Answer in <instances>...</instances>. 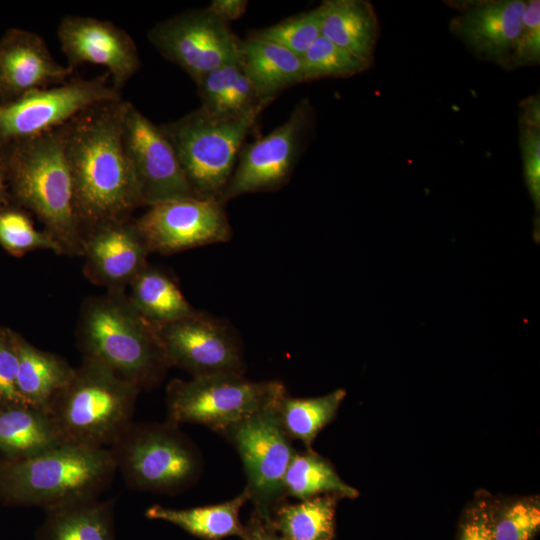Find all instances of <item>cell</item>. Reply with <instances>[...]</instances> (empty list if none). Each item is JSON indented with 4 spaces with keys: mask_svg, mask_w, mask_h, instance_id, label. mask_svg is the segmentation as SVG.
<instances>
[{
    "mask_svg": "<svg viewBox=\"0 0 540 540\" xmlns=\"http://www.w3.org/2000/svg\"><path fill=\"white\" fill-rule=\"evenodd\" d=\"M65 125L35 137L0 142V160L11 202L35 215L61 254L82 256Z\"/></svg>",
    "mask_w": 540,
    "mask_h": 540,
    "instance_id": "obj_2",
    "label": "cell"
},
{
    "mask_svg": "<svg viewBox=\"0 0 540 540\" xmlns=\"http://www.w3.org/2000/svg\"><path fill=\"white\" fill-rule=\"evenodd\" d=\"M134 307L151 323L161 326L195 314L174 280L148 264L130 282Z\"/></svg>",
    "mask_w": 540,
    "mask_h": 540,
    "instance_id": "obj_26",
    "label": "cell"
},
{
    "mask_svg": "<svg viewBox=\"0 0 540 540\" xmlns=\"http://www.w3.org/2000/svg\"><path fill=\"white\" fill-rule=\"evenodd\" d=\"M18 390L25 404L47 411L75 368L62 357L43 351L17 333Z\"/></svg>",
    "mask_w": 540,
    "mask_h": 540,
    "instance_id": "obj_24",
    "label": "cell"
},
{
    "mask_svg": "<svg viewBox=\"0 0 540 540\" xmlns=\"http://www.w3.org/2000/svg\"><path fill=\"white\" fill-rule=\"evenodd\" d=\"M133 222L149 253L173 254L232 237L218 200L189 197L155 204Z\"/></svg>",
    "mask_w": 540,
    "mask_h": 540,
    "instance_id": "obj_14",
    "label": "cell"
},
{
    "mask_svg": "<svg viewBox=\"0 0 540 540\" xmlns=\"http://www.w3.org/2000/svg\"><path fill=\"white\" fill-rule=\"evenodd\" d=\"M74 72L60 64L43 38L32 31L10 28L0 37V103L63 84Z\"/></svg>",
    "mask_w": 540,
    "mask_h": 540,
    "instance_id": "obj_18",
    "label": "cell"
},
{
    "mask_svg": "<svg viewBox=\"0 0 540 540\" xmlns=\"http://www.w3.org/2000/svg\"><path fill=\"white\" fill-rule=\"evenodd\" d=\"M340 499L325 494L294 504L284 502L273 512L271 524L284 540H332Z\"/></svg>",
    "mask_w": 540,
    "mask_h": 540,
    "instance_id": "obj_27",
    "label": "cell"
},
{
    "mask_svg": "<svg viewBox=\"0 0 540 540\" xmlns=\"http://www.w3.org/2000/svg\"><path fill=\"white\" fill-rule=\"evenodd\" d=\"M539 528V496L493 500L492 535L494 540H532Z\"/></svg>",
    "mask_w": 540,
    "mask_h": 540,
    "instance_id": "obj_31",
    "label": "cell"
},
{
    "mask_svg": "<svg viewBox=\"0 0 540 540\" xmlns=\"http://www.w3.org/2000/svg\"><path fill=\"white\" fill-rule=\"evenodd\" d=\"M312 120V107L308 100L303 99L284 123L266 136L244 144L220 202L224 205L246 193L270 191L282 186L302 152Z\"/></svg>",
    "mask_w": 540,
    "mask_h": 540,
    "instance_id": "obj_12",
    "label": "cell"
},
{
    "mask_svg": "<svg viewBox=\"0 0 540 540\" xmlns=\"http://www.w3.org/2000/svg\"><path fill=\"white\" fill-rule=\"evenodd\" d=\"M244 72L262 99H274L282 90L304 82L302 58L286 48L249 36L241 40Z\"/></svg>",
    "mask_w": 540,
    "mask_h": 540,
    "instance_id": "obj_22",
    "label": "cell"
},
{
    "mask_svg": "<svg viewBox=\"0 0 540 540\" xmlns=\"http://www.w3.org/2000/svg\"><path fill=\"white\" fill-rule=\"evenodd\" d=\"M526 4L524 0L450 2L459 11L449 23L450 32L478 59L506 69L522 27Z\"/></svg>",
    "mask_w": 540,
    "mask_h": 540,
    "instance_id": "obj_17",
    "label": "cell"
},
{
    "mask_svg": "<svg viewBox=\"0 0 540 540\" xmlns=\"http://www.w3.org/2000/svg\"><path fill=\"white\" fill-rule=\"evenodd\" d=\"M126 485L137 491L176 494L196 483L202 456L179 425L131 422L109 447Z\"/></svg>",
    "mask_w": 540,
    "mask_h": 540,
    "instance_id": "obj_7",
    "label": "cell"
},
{
    "mask_svg": "<svg viewBox=\"0 0 540 540\" xmlns=\"http://www.w3.org/2000/svg\"><path fill=\"white\" fill-rule=\"evenodd\" d=\"M82 246L85 275L109 290L123 289L147 265L149 251L130 219L92 229Z\"/></svg>",
    "mask_w": 540,
    "mask_h": 540,
    "instance_id": "obj_19",
    "label": "cell"
},
{
    "mask_svg": "<svg viewBox=\"0 0 540 540\" xmlns=\"http://www.w3.org/2000/svg\"><path fill=\"white\" fill-rule=\"evenodd\" d=\"M285 495L307 500L325 494L341 498H356L359 492L344 482L332 464L311 450L293 456L284 477Z\"/></svg>",
    "mask_w": 540,
    "mask_h": 540,
    "instance_id": "obj_28",
    "label": "cell"
},
{
    "mask_svg": "<svg viewBox=\"0 0 540 540\" xmlns=\"http://www.w3.org/2000/svg\"><path fill=\"white\" fill-rule=\"evenodd\" d=\"M153 47L196 82L220 66L241 62V40L228 23L207 8L189 10L154 25L147 34Z\"/></svg>",
    "mask_w": 540,
    "mask_h": 540,
    "instance_id": "obj_11",
    "label": "cell"
},
{
    "mask_svg": "<svg viewBox=\"0 0 540 540\" xmlns=\"http://www.w3.org/2000/svg\"><path fill=\"white\" fill-rule=\"evenodd\" d=\"M492 503L489 494L476 495L465 509L459 526V540H494Z\"/></svg>",
    "mask_w": 540,
    "mask_h": 540,
    "instance_id": "obj_38",
    "label": "cell"
},
{
    "mask_svg": "<svg viewBox=\"0 0 540 540\" xmlns=\"http://www.w3.org/2000/svg\"><path fill=\"white\" fill-rule=\"evenodd\" d=\"M278 44L302 57L321 36L319 7L287 18L274 25L253 31L250 35Z\"/></svg>",
    "mask_w": 540,
    "mask_h": 540,
    "instance_id": "obj_34",
    "label": "cell"
},
{
    "mask_svg": "<svg viewBox=\"0 0 540 540\" xmlns=\"http://www.w3.org/2000/svg\"><path fill=\"white\" fill-rule=\"evenodd\" d=\"M116 473L107 447L64 443L29 458L0 457V503L46 510L98 498Z\"/></svg>",
    "mask_w": 540,
    "mask_h": 540,
    "instance_id": "obj_4",
    "label": "cell"
},
{
    "mask_svg": "<svg viewBox=\"0 0 540 540\" xmlns=\"http://www.w3.org/2000/svg\"><path fill=\"white\" fill-rule=\"evenodd\" d=\"M128 101L90 106L65 125V154L82 239L92 229L130 219L141 206L121 134Z\"/></svg>",
    "mask_w": 540,
    "mask_h": 540,
    "instance_id": "obj_1",
    "label": "cell"
},
{
    "mask_svg": "<svg viewBox=\"0 0 540 540\" xmlns=\"http://www.w3.org/2000/svg\"><path fill=\"white\" fill-rule=\"evenodd\" d=\"M250 500L243 491L231 500L201 507L175 509L153 505L145 511L150 520H160L178 526L204 540H220L229 536L241 537L245 525L240 520L242 506Z\"/></svg>",
    "mask_w": 540,
    "mask_h": 540,
    "instance_id": "obj_25",
    "label": "cell"
},
{
    "mask_svg": "<svg viewBox=\"0 0 540 540\" xmlns=\"http://www.w3.org/2000/svg\"><path fill=\"white\" fill-rule=\"evenodd\" d=\"M345 396L344 389L310 398L285 394L277 405V411L289 438L300 441L306 450H311L318 433L335 418Z\"/></svg>",
    "mask_w": 540,
    "mask_h": 540,
    "instance_id": "obj_29",
    "label": "cell"
},
{
    "mask_svg": "<svg viewBox=\"0 0 540 540\" xmlns=\"http://www.w3.org/2000/svg\"><path fill=\"white\" fill-rule=\"evenodd\" d=\"M45 512L35 540H115L112 500H80Z\"/></svg>",
    "mask_w": 540,
    "mask_h": 540,
    "instance_id": "obj_21",
    "label": "cell"
},
{
    "mask_svg": "<svg viewBox=\"0 0 540 540\" xmlns=\"http://www.w3.org/2000/svg\"><path fill=\"white\" fill-rule=\"evenodd\" d=\"M108 72L94 78L31 91L0 103V142L35 137L57 129L92 105L121 99Z\"/></svg>",
    "mask_w": 540,
    "mask_h": 540,
    "instance_id": "obj_10",
    "label": "cell"
},
{
    "mask_svg": "<svg viewBox=\"0 0 540 540\" xmlns=\"http://www.w3.org/2000/svg\"><path fill=\"white\" fill-rule=\"evenodd\" d=\"M11 203L4 169L0 160V207Z\"/></svg>",
    "mask_w": 540,
    "mask_h": 540,
    "instance_id": "obj_41",
    "label": "cell"
},
{
    "mask_svg": "<svg viewBox=\"0 0 540 540\" xmlns=\"http://www.w3.org/2000/svg\"><path fill=\"white\" fill-rule=\"evenodd\" d=\"M519 144L524 179L535 209L534 240L540 239V99L530 96L520 104Z\"/></svg>",
    "mask_w": 540,
    "mask_h": 540,
    "instance_id": "obj_30",
    "label": "cell"
},
{
    "mask_svg": "<svg viewBox=\"0 0 540 540\" xmlns=\"http://www.w3.org/2000/svg\"><path fill=\"white\" fill-rule=\"evenodd\" d=\"M57 37L69 67L102 65L120 91L140 68L135 41L111 21L67 15L58 25Z\"/></svg>",
    "mask_w": 540,
    "mask_h": 540,
    "instance_id": "obj_16",
    "label": "cell"
},
{
    "mask_svg": "<svg viewBox=\"0 0 540 540\" xmlns=\"http://www.w3.org/2000/svg\"><path fill=\"white\" fill-rule=\"evenodd\" d=\"M62 444L47 411L29 405L0 411V457L29 458Z\"/></svg>",
    "mask_w": 540,
    "mask_h": 540,
    "instance_id": "obj_23",
    "label": "cell"
},
{
    "mask_svg": "<svg viewBox=\"0 0 540 540\" xmlns=\"http://www.w3.org/2000/svg\"><path fill=\"white\" fill-rule=\"evenodd\" d=\"M141 390L82 358L47 412L66 444L109 448L132 421Z\"/></svg>",
    "mask_w": 540,
    "mask_h": 540,
    "instance_id": "obj_5",
    "label": "cell"
},
{
    "mask_svg": "<svg viewBox=\"0 0 540 540\" xmlns=\"http://www.w3.org/2000/svg\"><path fill=\"white\" fill-rule=\"evenodd\" d=\"M540 62V1H527L522 27L507 70L535 66Z\"/></svg>",
    "mask_w": 540,
    "mask_h": 540,
    "instance_id": "obj_35",
    "label": "cell"
},
{
    "mask_svg": "<svg viewBox=\"0 0 540 540\" xmlns=\"http://www.w3.org/2000/svg\"><path fill=\"white\" fill-rule=\"evenodd\" d=\"M287 394L279 381H251L239 374L174 379L166 391L167 421L206 426L221 433Z\"/></svg>",
    "mask_w": 540,
    "mask_h": 540,
    "instance_id": "obj_8",
    "label": "cell"
},
{
    "mask_svg": "<svg viewBox=\"0 0 540 540\" xmlns=\"http://www.w3.org/2000/svg\"><path fill=\"white\" fill-rule=\"evenodd\" d=\"M241 540H284L271 523L264 522L252 513Z\"/></svg>",
    "mask_w": 540,
    "mask_h": 540,
    "instance_id": "obj_40",
    "label": "cell"
},
{
    "mask_svg": "<svg viewBox=\"0 0 540 540\" xmlns=\"http://www.w3.org/2000/svg\"><path fill=\"white\" fill-rule=\"evenodd\" d=\"M277 405L254 413L220 433L241 458L253 514L267 523H271L273 512L285 502L284 477L296 453L282 426Z\"/></svg>",
    "mask_w": 540,
    "mask_h": 540,
    "instance_id": "obj_9",
    "label": "cell"
},
{
    "mask_svg": "<svg viewBox=\"0 0 540 540\" xmlns=\"http://www.w3.org/2000/svg\"><path fill=\"white\" fill-rule=\"evenodd\" d=\"M0 246L12 255L34 250L61 254L58 244L44 230H38L29 213L12 202L0 207Z\"/></svg>",
    "mask_w": 540,
    "mask_h": 540,
    "instance_id": "obj_32",
    "label": "cell"
},
{
    "mask_svg": "<svg viewBox=\"0 0 540 540\" xmlns=\"http://www.w3.org/2000/svg\"><path fill=\"white\" fill-rule=\"evenodd\" d=\"M301 58L304 82L329 77H351L364 72L371 64L323 36Z\"/></svg>",
    "mask_w": 540,
    "mask_h": 540,
    "instance_id": "obj_33",
    "label": "cell"
},
{
    "mask_svg": "<svg viewBox=\"0 0 540 540\" xmlns=\"http://www.w3.org/2000/svg\"><path fill=\"white\" fill-rule=\"evenodd\" d=\"M121 140L141 206L194 197L160 125L154 124L130 102L123 116Z\"/></svg>",
    "mask_w": 540,
    "mask_h": 540,
    "instance_id": "obj_13",
    "label": "cell"
},
{
    "mask_svg": "<svg viewBox=\"0 0 540 540\" xmlns=\"http://www.w3.org/2000/svg\"><path fill=\"white\" fill-rule=\"evenodd\" d=\"M321 12V36L371 63L378 40L375 10L365 0H326Z\"/></svg>",
    "mask_w": 540,
    "mask_h": 540,
    "instance_id": "obj_20",
    "label": "cell"
},
{
    "mask_svg": "<svg viewBox=\"0 0 540 540\" xmlns=\"http://www.w3.org/2000/svg\"><path fill=\"white\" fill-rule=\"evenodd\" d=\"M245 0H213L207 9L217 18L228 23L239 19L247 9Z\"/></svg>",
    "mask_w": 540,
    "mask_h": 540,
    "instance_id": "obj_39",
    "label": "cell"
},
{
    "mask_svg": "<svg viewBox=\"0 0 540 540\" xmlns=\"http://www.w3.org/2000/svg\"><path fill=\"white\" fill-rule=\"evenodd\" d=\"M158 334L170 367L192 377L216 374L244 375L240 346L230 329L200 312L158 326Z\"/></svg>",
    "mask_w": 540,
    "mask_h": 540,
    "instance_id": "obj_15",
    "label": "cell"
},
{
    "mask_svg": "<svg viewBox=\"0 0 540 540\" xmlns=\"http://www.w3.org/2000/svg\"><path fill=\"white\" fill-rule=\"evenodd\" d=\"M243 70L242 61L215 68L203 74L196 82L201 108L216 115L219 108Z\"/></svg>",
    "mask_w": 540,
    "mask_h": 540,
    "instance_id": "obj_37",
    "label": "cell"
},
{
    "mask_svg": "<svg viewBox=\"0 0 540 540\" xmlns=\"http://www.w3.org/2000/svg\"><path fill=\"white\" fill-rule=\"evenodd\" d=\"M268 103L240 117L203 108L160 125L196 198L218 200L230 180L240 149Z\"/></svg>",
    "mask_w": 540,
    "mask_h": 540,
    "instance_id": "obj_6",
    "label": "cell"
},
{
    "mask_svg": "<svg viewBox=\"0 0 540 540\" xmlns=\"http://www.w3.org/2000/svg\"><path fill=\"white\" fill-rule=\"evenodd\" d=\"M77 339L83 358L101 363L141 391L157 386L170 367L158 326L134 307L123 289L85 302Z\"/></svg>",
    "mask_w": 540,
    "mask_h": 540,
    "instance_id": "obj_3",
    "label": "cell"
},
{
    "mask_svg": "<svg viewBox=\"0 0 540 540\" xmlns=\"http://www.w3.org/2000/svg\"><path fill=\"white\" fill-rule=\"evenodd\" d=\"M17 333L0 327V411L27 405L18 390Z\"/></svg>",
    "mask_w": 540,
    "mask_h": 540,
    "instance_id": "obj_36",
    "label": "cell"
}]
</instances>
